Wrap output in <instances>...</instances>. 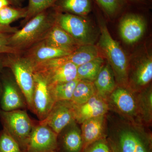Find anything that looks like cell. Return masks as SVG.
Listing matches in <instances>:
<instances>
[{"instance_id": "1", "label": "cell", "mask_w": 152, "mask_h": 152, "mask_svg": "<svg viewBox=\"0 0 152 152\" xmlns=\"http://www.w3.org/2000/svg\"><path fill=\"white\" fill-rule=\"evenodd\" d=\"M148 126L109 110L106 115V139L112 152H152Z\"/></svg>"}, {"instance_id": "2", "label": "cell", "mask_w": 152, "mask_h": 152, "mask_svg": "<svg viewBox=\"0 0 152 152\" xmlns=\"http://www.w3.org/2000/svg\"><path fill=\"white\" fill-rule=\"evenodd\" d=\"M56 12L53 8L34 17L21 30L12 34L9 45L22 53L42 39L55 24Z\"/></svg>"}, {"instance_id": "3", "label": "cell", "mask_w": 152, "mask_h": 152, "mask_svg": "<svg viewBox=\"0 0 152 152\" xmlns=\"http://www.w3.org/2000/svg\"><path fill=\"white\" fill-rule=\"evenodd\" d=\"M99 21L100 37L98 46L111 67L117 85L128 88L129 63L127 57L118 43L112 37L104 21Z\"/></svg>"}, {"instance_id": "4", "label": "cell", "mask_w": 152, "mask_h": 152, "mask_svg": "<svg viewBox=\"0 0 152 152\" xmlns=\"http://www.w3.org/2000/svg\"><path fill=\"white\" fill-rule=\"evenodd\" d=\"M5 67L10 69L15 80L23 93L27 108L33 113V94L34 87L32 63L21 54H5Z\"/></svg>"}, {"instance_id": "5", "label": "cell", "mask_w": 152, "mask_h": 152, "mask_svg": "<svg viewBox=\"0 0 152 152\" xmlns=\"http://www.w3.org/2000/svg\"><path fill=\"white\" fill-rule=\"evenodd\" d=\"M0 120L3 129L10 134L24 152L35 124L26 111L18 110L4 111L1 110Z\"/></svg>"}, {"instance_id": "6", "label": "cell", "mask_w": 152, "mask_h": 152, "mask_svg": "<svg viewBox=\"0 0 152 152\" xmlns=\"http://www.w3.org/2000/svg\"><path fill=\"white\" fill-rule=\"evenodd\" d=\"M34 72L40 75L48 84L66 83L77 78V66L70 62H64L61 58L33 64Z\"/></svg>"}, {"instance_id": "7", "label": "cell", "mask_w": 152, "mask_h": 152, "mask_svg": "<svg viewBox=\"0 0 152 152\" xmlns=\"http://www.w3.org/2000/svg\"><path fill=\"white\" fill-rule=\"evenodd\" d=\"M107 101L109 110L126 119L142 123L139 119L135 93L129 88L117 86Z\"/></svg>"}, {"instance_id": "8", "label": "cell", "mask_w": 152, "mask_h": 152, "mask_svg": "<svg viewBox=\"0 0 152 152\" xmlns=\"http://www.w3.org/2000/svg\"><path fill=\"white\" fill-rule=\"evenodd\" d=\"M84 18L68 13L56 12L55 23L80 45L93 44L92 30Z\"/></svg>"}, {"instance_id": "9", "label": "cell", "mask_w": 152, "mask_h": 152, "mask_svg": "<svg viewBox=\"0 0 152 152\" xmlns=\"http://www.w3.org/2000/svg\"><path fill=\"white\" fill-rule=\"evenodd\" d=\"M0 74V80L2 86L1 110L10 111L27 108L24 95L12 74L4 72V70Z\"/></svg>"}, {"instance_id": "10", "label": "cell", "mask_w": 152, "mask_h": 152, "mask_svg": "<svg viewBox=\"0 0 152 152\" xmlns=\"http://www.w3.org/2000/svg\"><path fill=\"white\" fill-rule=\"evenodd\" d=\"M58 134L46 125L35 124L24 152L57 151Z\"/></svg>"}, {"instance_id": "11", "label": "cell", "mask_w": 152, "mask_h": 152, "mask_svg": "<svg viewBox=\"0 0 152 152\" xmlns=\"http://www.w3.org/2000/svg\"><path fill=\"white\" fill-rule=\"evenodd\" d=\"M75 120L73 104L71 101H62L55 102L46 118L39 123L48 126L58 134Z\"/></svg>"}, {"instance_id": "12", "label": "cell", "mask_w": 152, "mask_h": 152, "mask_svg": "<svg viewBox=\"0 0 152 152\" xmlns=\"http://www.w3.org/2000/svg\"><path fill=\"white\" fill-rule=\"evenodd\" d=\"M34 78L33 113L41 121L46 118L55 102L49 92L48 84L45 79L35 73H34Z\"/></svg>"}, {"instance_id": "13", "label": "cell", "mask_w": 152, "mask_h": 152, "mask_svg": "<svg viewBox=\"0 0 152 152\" xmlns=\"http://www.w3.org/2000/svg\"><path fill=\"white\" fill-rule=\"evenodd\" d=\"M152 79V58L151 56L142 58L129 67L128 88L134 92L141 91L148 86Z\"/></svg>"}, {"instance_id": "14", "label": "cell", "mask_w": 152, "mask_h": 152, "mask_svg": "<svg viewBox=\"0 0 152 152\" xmlns=\"http://www.w3.org/2000/svg\"><path fill=\"white\" fill-rule=\"evenodd\" d=\"M146 23L143 17L138 14H128L120 22L119 30L123 41L129 45L138 42L145 34Z\"/></svg>"}, {"instance_id": "15", "label": "cell", "mask_w": 152, "mask_h": 152, "mask_svg": "<svg viewBox=\"0 0 152 152\" xmlns=\"http://www.w3.org/2000/svg\"><path fill=\"white\" fill-rule=\"evenodd\" d=\"M75 121L70 123L58 134V152H82L83 142L80 127Z\"/></svg>"}, {"instance_id": "16", "label": "cell", "mask_w": 152, "mask_h": 152, "mask_svg": "<svg viewBox=\"0 0 152 152\" xmlns=\"http://www.w3.org/2000/svg\"><path fill=\"white\" fill-rule=\"evenodd\" d=\"M73 107L75 121L80 125L86 120L104 115L109 111L107 100L97 94L82 104H73Z\"/></svg>"}, {"instance_id": "17", "label": "cell", "mask_w": 152, "mask_h": 152, "mask_svg": "<svg viewBox=\"0 0 152 152\" xmlns=\"http://www.w3.org/2000/svg\"><path fill=\"white\" fill-rule=\"evenodd\" d=\"M72 51L48 45L42 41L33 45L22 53L33 64L69 55Z\"/></svg>"}, {"instance_id": "18", "label": "cell", "mask_w": 152, "mask_h": 152, "mask_svg": "<svg viewBox=\"0 0 152 152\" xmlns=\"http://www.w3.org/2000/svg\"><path fill=\"white\" fill-rule=\"evenodd\" d=\"M80 125L83 149L94 142L105 138L106 115L86 120Z\"/></svg>"}, {"instance_id": "19", "label": "cell", "mask_w": 152, "mask_h": 152, "mask_svg": "<svg viewBox=\"0 0 152 152\" xmlns=\"http://www.w3.org/2000/svg\"><path fill=\"white\" fill-rule=\"evenodd\" d=\"M40 41L48 45L72 52L81 45L72 37L56 23Z\"/></svg>"}, {"instance_id": "20", "label": "cell", "mask_w": 152, "mask_h": 152, "mask_svg": "<svg viewBox=\"0 0 152 152\" xmlns=\"http://www.w3.org/2000/svg\"><path fill=\"white\" fill-rule=\"evenodd\" d=\"M94 83L97 94L107 100L118 86L113 72L108 63L104 64Z\"/></svg>"}, {"instance_id": "21", "label": "cell", "mask_w": 152, "mask_h": 152, "mask_svg": "<svg viewBox=\"0 0 152 152\" xmlns=\"http://www.w3.org/2000/svg\"><path fill=\"white\" fill-rule=\"evenodd\" d=\"M139 119L148 126L152 121V88L151 85L135 93Z\"/></svg>"}, {"instance_id": "22", "label": "cell", "mask_w": 152, "mask_h": 152, "mask_svg": "<svg viewBox=\"0 0 152 152\" xmlns=\"http://www.w3.org/2000/svg\"><path fill=\"white\" fill-rule=\"evenodd\" d=\"M92 7L91 0H56L52 8L57 12L85 17L91 12Z\"/></svg>"}, {"instance_id": "23", "label": "cell", "mask_w": 152, "mask_h": 152, "mask_svg": "<svg viewBox=\"0 0 152 152\" xmlns=\"http://www.w3.org/2000/svg\"><path fill=\"white\" fill-rule=\"evenodd\" d=\"M99 49L93 44L81 45L69 55L61 58L64 62L79 66L99 56Z\"/></svg>"}, {"instance_id": "24", "label": "cell", "mask_w": 152, "mask_h": 152, "mask_svg": "<svg viewBox=\"0 0 152 152\" xmlns=\"http://www.w3.org/2000/svg\"><path fill=\"white\" fill-rule=\"evenodd\" d=\"M80 80L77 78L66 83L48 85L49 92L55 102L71 101L74 90Z\"/></svg>"}, {"instance_id": "25", "label": "cell", "mask_w": 152, "mask_h": 152, "mask_svg": "<svg viewBox=\"0 0 152 152\" xmlns=\"http://www.w3.org/2000/svg\"><path fill=\"white\" fill-rule=\"evenodd\" d=\"M104 64L102 57H97L94 59L79 66L77 69V78L94 82Z\"/></svg>"}, {"instance_id": "26", "label": "cell", "mask_w": 152, "mask_h": 152, "mask_svg": "<svg viewBox=\"0 0 152 152\" xmlns=\"http://www.w3.org/2000/svg\"><path fill=\"white\" fill-rule=\"evenodd\" d=\"M97 94L94 82L87 80H80L74 90L71 102L76 105L86 103Z\"/></svg>"}, {"instance_id": "27", "label": "cell", "mask_w": 152, "mask_h": 152, "mask_svg": "<svg viewBox=\"0 0 152 152\" xmlns=\"http://www.w3.org/2000/svg\"><path fill=\"white\" fill-rule=\"evenodd\" d=\"M27 13L26 7L8 6L0 11V24L10 26L11 23L21 18H25Z\"/></svg>"}, {"instance_id": "28", "label": "cell", "mask_w": 152, "mask_h": 152, "mask_svg": "<svg viewBox=\"0 0 152 152\" xmlns=\"http://www.w3.org/2000/svg\"><path fill=\"white\" fill-rule=\"evenodd\" d=\"M56 0H28V5L27 7L26 17L22 23L24 26L34 17L42 12L53 7Z\"/></svg>"}, {"instance_id": "29", "label": "cell", "mask_w": 152, "mask_h": 152, "mask_svg": "<svg viewBox=\"0 0 152 152\" xmlns=\"http://www.w3.org/2000/svg\"><path fill=\"white\" fill-rule=\"evenodd\" d=\"M109 17H113L118 14L124 8L125 2L123 0H95Z\"/></svg>"}, {"instance_id": "30", "label": "cell", "mask_w": 152, "mask_h": 152, "mask_svg": "<svg viewBox=\"0 0 152 152\" xmlns=\"http://www.w3.org/2000/svg\"><path fill=\"white\" fill-rule=\"evenodd\" d=\"M0 152H23L5 130L0 131Z\"/></svg>"}, {"instance_id": "31", "label": "cell", "mask_w": 152, "mask_h": 152, "mask_svg": "<svg viewBox=\"0 0 152 152\" xmlns=\"http://www.w3.org/2000/svg\"><path fill=\"white\" fill-rule=\"evenodd\" d=\"M82 152H112L106 138L101 139L90 144Z\"/></svg>"}, {"instance_id": "32", "label": "cell", "mask_w": 152, "mask_h": 152, "mask_svg": "<svg viewBox=\"0 0 152 152\" xmlns=\"http://www.w3.org/2000/svg\"><path fill=\"white\" fill-rule=\"evenodd\" d=\"M11 34H0V54H21V52L12 48L9 45V38Z\"/></svg>"}, {"instance_id": "33", "label": "cell", "mask_w": 152, "mask_h": 152, "mask_svg": "<svg viewBox=\"0 0 152 152\" xmlns=\"http://www.w3.org/2000/svg\"><path fill=\"white\" fill-rule=\"evenodd\" d=\"M18 28L10 26H4L0 24V34H13L16 32Z\"/></svg>"}, {"instance_id": "34", "label": "cell", "mask_w": 152, "mask_h": 152, "mask_svg": "<svg viewBox=\"0 0 152 152\" xmlns=\"http://www.w3.org/2000/svg\"><path fill=\"white\" fill-rule=\"evenodd\" d=\"M25 0H8L10 5L17 7H22Z\"/></svg>"}, {"instance_id": "35", "label": "cell", "mask_w": 152, "mask_h": 152, "mask_svg": "<svg viewBox=\"0 0 152 152\" xmlns=\"http://www.w3.org/2000/svg\"><path fill=\"white\" fill-rule=\"evenodd\" d=\"M5 54H0V73L4 70L5 67L4 59Z\"/></svg>"}, {"instance_id": "36", "label": "cell", "mask_w": 152, "mask_h": 152, "mask_svg": "<svg viewBox=\"0 0 152 152\" xmlns=\"http://www.w3.org/2000/svg\"><path fill=\"white\" fill-rule=\"evenodd\" d=\"M10 5L8 0H0V11L7 6Z\"/></svg>"}, {"instance_id": "37", "label": "cell", "mask_w": 152, "mask_h": 152, "mask_svg": "<svg viewBox=\"0 0 152 152\" xmlns=\"http://www.w3.org/2000/svg\"><path fill=\"white\" fill-rule=\"evenodd\" d=\"M123 1L125 2V1H129L133 2H136L140 3V4H144L145 0H123Z\"/></svg>"}, {"instance_id": "38", "label": "cell", "mask_w": 152, "mask_h": 152, "mask_svg": "<svg viewBox=\"0 0 152 152\" xmlns=\"http://www.w3.org/2000/svg\"><path fill=\"white\" fill-rule=\"evenodd\" d=\"M2 94V86L1 82L0 80V110L1 109V98Z\"/></svg>"}, {"instance_id": "39", "label": "cell", "mask_w": 152, "mask_h": 152, "mask_svg": "<svg viewBox=\"0 0 152 152\" xmlns=\"http://www.w3.org/2000/svg\"><path fill=\"white\" fill-rule=\"evenodd\" d=\"M49 152H58V151H52Z\"/></svg>"}]
</instances>
